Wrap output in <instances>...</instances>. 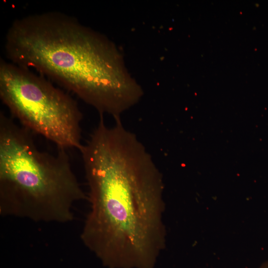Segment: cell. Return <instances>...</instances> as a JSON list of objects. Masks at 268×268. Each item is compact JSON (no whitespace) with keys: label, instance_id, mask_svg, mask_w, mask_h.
Wrapping results in <instances>:
<instances>
[{"label":"cell","instance_id":"cell-1","mask_svg":"<svg viewBox=\"0 0 268 268\" xmlns=\"http://www.w3.org/2000/svg\"><path fill=\"white\" fill-rule=\"evenodd\" d=\"M90 210L80 238L113 267L151 268L165 246L162 175L123 123H100L80 149Z\"/></svg>","mask_w":268,"mask_h":268},{"label":"cell","instance_id":"cell-2","mask_svg":"<svg viewBox=\"0 0 268 268\" xmlns=\"http://www.w3.org/2000/svg\"><path fill=\"white\" fill-rule=\"evenodd\" d=\"M8 61L33 69L114 119L140 100L115 44L105 35L61 12L15 20L6 34Z\"/></svg>","mask_w":268,"mask_h":268},{"label":"cell","instance_id":"cell-3","mask_svg":"<svg viewBox=\"0 0 268 268\" xmlns=\"http://www.w3.org/2000/svg\"><path fill=\"white\" fill-rule=\"evenodd\" d=\"M87 198L66 149H39L33 133L0 112V214L35 222L66 223Z\"/></svg>","mask_w":268,"mask_h":268},{"label":"cell","instance_id":"cell-4","mask_svg":"<svg viewBox=\"0 0 268 268\" xmlns=\"http://www.w3.org/2000/svg\"><path fill=\"white\" fill-rule=\"evenodd\" d=\"M0 98L10 116L58 148L82 146V113L77 102L48 78L9 61H0Z\"/></svg>","mask_w":268,"mask_h":268},{"label":"cell","instance_id":"cell-5","mask_svg":"<svg viewBox=\"0 0 268 268\" xmlns=\"http://www.w3.org/2000/svg\"><path fill=\"white\" fill-rule=\"evenodd\" d=\"M265 268H268V265Z\"/></svg>","mask_w":268,"mask_h":268}]
</instances>
